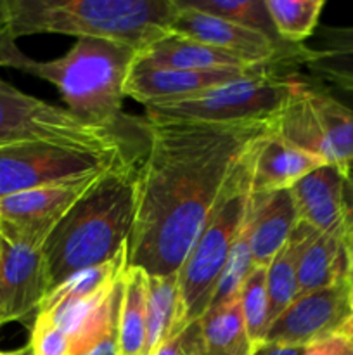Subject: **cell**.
<instances>
[{
  "label": "cell",
  "mask_w": 353,
  "mask_h": 355,
  "mask_svg": "<svg viewBox=\"0 0 353 355\" xmlns=\"http://www.w3.org/2000/svg\"><path fill=\"white\" fill-rule=\"evenodd\" d=\"M270 121L197 123L144 118L145 156L127 267L175 276Z\"/></svg>",
  "instance_id": "obj_1"
},
{
  "label": "cell",
  "mask_w": 353,
  "mask_h": 355,
  "mask_svg": "<svg viewBox=\"0 0 353 355\" xmlns=\"http://www.w3.org/2000/svg\"><path fill=\"white\" fill-rule=\"evenodd\" d=\"M137 168L132 163L104 173L48 236L44 257L52 290L128 248L137 208Z\"/></svg>",
  "instance_id": "obj_2"
},
{
  "label": "cell",
  "mask_w": 353,
  "mask_h": 355,
  "mask_svg": "<svg viewBox=\"0 0 353 355\" xmlns=\"http://www.w3.org/2000/svg\"><path fill=\"white\" fill-rule=\"evenodd\" d=\"M175 12V0H7V30L14 40L55 33L142 52L170 33Z\"/></svg>",
  "instance_id": "obj_3"
},
{
  "label": "cell",
  "mask_w": 353,
  "mask_h": 355,
  "mask_svg": "<svg viewBox=\"0 0 353 355\" xmlns=\"http://www.w3.org/2000/svg\"><path fill=\"white\" fill-rule=\"evenodd\" d=\"M138 52L100 38H78L71 49L52 61L28 59L23 73L52 83L68 110L87 121L125 127L121 113L125 82Z\"/></svg>",
  "instance_id": "obj_4"
},
{
  "label": "cell",
  "mask_w": 353,
  "mask_h": 355,
  "mask_svg": "<svg viewBox=\"0 0 353 355\" xmlns=\"http://www.w3.org/2000/svg\"><path fill=\"white\" fill-rule=\"evenodd\" d=\"M255 149L242 163L227 196L204 225L203 232L176 272L182 329L190 322L199 321L210 309L221 270L248 222L253 200L251 175Z\"/></svg>",
  "instance_id": "obj_5"
},
{
  "label": "cell",
  "mask_w": 353,
  "mask_h": 355,
  "mask_svg": "<svg viewBox=\"0 0 353 355\" xmlns=\"http://www.w3.org/2000/svg\"><path fill=\"white\" fill-rule=\"evenodd\" d=\"M134 125L107 127L73 114L0 78V149L21 142H51L93 153H142Z\"/></svg>",
  "instance_id": "obj_6"
},
{
  "label": "cell",
  "mask_w": 353,
  "mask_h": 355,
  "mask_svg": "<svg viewBox=\"0 0 353 355\" xmlns=\"http://www.w3.org/2000/svg\"><path fill=\"white\" fill-rule=\"evenodd\" d=\"M303 78L300 71L262 73L203 90L170 103L147 104L145 118L156 121H197V123H251L270 121L294 87Z\"/></svg>",
  "instance_id": "obj_7"
},
{
  "label": "cell",
  "mask_w": 353,
  "mask_h": 355,
  "mask_svg": "<svg viewBox=\"0 0 353 355\" xmlns=\"http://www.w3.org/2000/svg\"><path fill=\"white\" fill-rule=\"evenodd\" d=\"M270 128L327 165H343L353 159V111L314 78L300 80L270 120Z\"/></svg>",
  "instance_id": "obj_8"
},
{
  "label": "cell",
  "mask_w": 353,
  "mask_h": 355,
  "mask_svg": "<svg viewBox=\"0 0 353 355\" xmlns=\"http://www.w3.org/2000/svg\"><path fill=\"white\" fill-rule=\"evenodd\" d=\"M137 159L138 155L82 151L51 142L7 146L0 149V198L96 179Z\"/></svg>",
  "instance_id": "obj_9"
},
{
  "label": "cell",
  "mask_w": 353,
  "mask_h": 355,
  "mask_svg": "<svg viewBox=\"0 0 353 355\" xmlns=\"http://www.w3.org/2000/svg\"><path fill=\"white\" fill-rule=\"evenodd\" d=\"M175 6L176 12L170 26L172 33L227 52L248 64L298 69L308 55L307 45L280 44L253 28L183 6L180 0H175Z\"/></svg>",
  "instance_id": "obj_10"
},
{
  "label": "cell",
  "mask_w": 353,
  "mask_h": 355,
  "mask_svg": "<svg viewBox=\"0 0 353 355\" xmlns=\"http://www.w3.org/2000/svg\"><path fill=\"white\" fill-rule=\"evenodd\" d=\"M353 318L352 281L300 293L273 322L263 342L310 347L345 331ZM262 342V343H263Z\"/></svg>",
  "instance_id": "obj_11"
},
{
  "label": "cell",
  "mask_w": 353,
  "mask_h": 355,
  "mask_svg": "<svg viewBox=\"0 0 353 355\" xmlns=\"http://www.w3.org/2000/svg\"><path fill=\"white\" fill-rule=\"evenodd\" d=\"M100 177L0 198V239L44 250L59 222Z\"/></svg>",
  "instance_id": "obj_12"
},
{
  "label": "cell",
  "mask_w": 353,
  "mask_h": 355,
  "mask_svg": "<svg viewBox=\"0 0 353 355\" xmlns=\"http://www.w3.org/2000/svg\"><path fill=\"white\" fill-rule=\"evenodd\" d=\"M44 250L0 241V326L37 315L51 293Z\"/></svg>",
  "instance_id": "obj_13"
},
{
  "label": "cell",
  "mask_w": 353,
  "mask_h": 355,
  "mask_svg": "<svg viewBox=\"0 0 353 355\" xmlns=\"http://www.w3.org/2000/svg\"><path fill=\"white\" fill-rule=\"evenodd\" d=\"M275 69H298L284 68V66H255L248 69H221V71H190V69H173L151 66L138 62L135 59L128 78L125 82V97H132L137 103L154 104L170 103V101L183 99L213 87L225 85L235 80L248 76L262 75V73L275 71Z\"/></svg>",
  "instance_id": "obj_14"
},
{
  "label": "cell",
  "mask_w": 353,
  "mask_h": 355,
  "mask_svg": "<svg viewBox=\"0 0 353 355\" xmlns=\"http://www.w3.org/2000/svg\"><path fill=\"white\" fill-rule=\"evenodd\" d=\"M298 220L317 232H346L341 165H324L291 187Z\"/></svg>",
  "instance_id": "obj_15"
},
{
  "label": "cell",
  "mask_w": 353,
  "mask_h": 355,
  "mask_svg": "<svg viewBox=\"0 0 353 355\" xmlns=\"http://www.w3.org/2000/svg\"><path fill=\"white\" fill-rule=\"evenodd\" d=\"M298 211L289 189L253 193L248 217L253 266L269 267L298 225Z\"/></svg>",
  "instance_id": "obj_16"
},
{
  "label": "cell",
  "mask_w": 353,
  "mask_h": 355,
  "mask_svg": "<svg viewBox=\"0 0 353 355\" xmlns=\"http://www.w3.org/2000/svg\"><path fill=\"white\" fill-rule=\"evenodd\" d=\"M324 165H327L324 159L284 141L270 128L253 155V193L291 189L298 180Z\"/></svg>",
  "instance_id": "obj_17"
},
{
  "label": "cell",
  "mask_w": 353,
  "mask_h": 355,
  "mask_svg": "<svg viewBox=\"0 0 353 355\" xmlns=\"http://www.w3.org/2000/svg\"><path fill=\"white\" fill-rule=\"evenodd\" d=\"M350 281L345 236L308 229L298 257L300 293L322 290Z\"/></svg>",
  "instance_id": "obj_18"
},
{
  "label": "cell",
  "mask_w": 353,
  "mask_h": 355,
  "mask_svg": "<svg viewBox=\"0 0 353 355\" xmlns=\"http://www.w3.org/2000/svg\"><path fill=\"white\" fill-rule=\"evenodd\" d=\"M138 62L161 68L190 69V71H221V69H248L253 64L241 61L234 55L221 52L210 45L199 44L192 38L176 33H166L165 37L152 42L147 49L138 52ZM275 66V64H270Z\"/></svg>",
  "instance_id": "obj_19"
},
{
  "label": "cell",
  "mask_w": 353,
  "mask_h": 355,
  "mask_svg": "<svg viewBox=\"0 0 353 355\" xmlns=\"http://www.w3.org/2000/svg\"><path fill=\"white\" fill-rule=\"evenodd\" d=\"M303 68L311 78L331 87H353V26H322L315 31Z\"/></svg>",
  "instance_id": "obj_20"
},
{
  "label": "cell",
  "mask_w": 353,
  "mask_h": 355,
  "mask_svg": "<svg viewBox=\"0 0 353 355\" xmlns=\"http://www.w3.org/2000/svg\"><path fill=\"white\" fill-rule=\"evenodd\" d=\"M203 355H253L256 345L246 331L239 297L206 311L199 319Z\"/></svg>",
  "instance_id": "obj_21"
},
{
  "label": "cell",
  "mask_w": 353,
  "mask_h": 355,
  "mask_svg": "<svg viewBox=\"0 0 353 355\" xmlns=\"http://www.w3.org/2000/svg\"><path fill=\"white\" fill-rule=\"evenodd\" d=\"M182 331L179 279L175 276H149L145 281V355L159 343Z\"/></svg>",
  "instance_id": "obj_22"
},
{
  "label": "cell",
  "mask_w": 353,
  "mask_h": 355,
  "mask_svg": "<svg viewBox=\"0 0 353 355\" xmlns=\"http://www.w3.org/2000/svg\"><path fill=\"white\" fill-rule=\"evenodd\" d=\"M145 281L138 267H127L123 274L118 343L120 355H145Z\"/></svg>",
  "instance_id": "obj_23"
},
{
  "label": "cell",
  "mask_w": 353,
  "mask_h": 355,
  "mask_svg": "<svg viewBox=\"0 0 353 355\" xmlns=\"http://www.w3.org/2000/svg\"><path fill=\"white\" fill-rule=\"evenodd\" d=\"M308 229L298 222L291 238L275 255V259L266 267V293H269V326L277 319V315L300 295L298 286V257H300L301 243L307 236Z\"/></svg>",
  "instance_id": "obj_24"
},
{
  "label": "cell",
  "mask_w": 353,
  "mask_h": 355,
  "mask_svg": "<svg viewBox=\"0 0 353 355\" xmlns=\"http://www.w3.org/2000/svg\"><path fill=\"white\" fill-rule=\"evenodd\" d=\"M127 250L121 252L111 262H106L97 267H90V269L73 274L71 277H68L64 283H61L57 288H54L48 293V297L45 298V302L42 304L38 312L48 311V309L55 307L61 302L83 300V298L93 297V295L100 293L102 290L109 288L116 281H120L125 269H127Z\"/></svg>",
  "instance_id": "obj_25"
},
{
  "label": "cell",
  "mask_w": 353,
  "mask_h": 355,
  "mask_svg": "<svg viewBox=\"0 0 353 355\" xmlns=\"http://www.w3.org/2000/svg\"><path fill=\"white\" fill-rule=\"evenodd\" d=\"M324 7V0H266L277 35L291 45H305L307 38L314 37Z\"/></svg>",
  "instance_id": "obj_26"
},
{
  "label": "cell",
  "mask_w": 353,
  "mask_h": 355,
  "mask_svg": "<svg viewBox=\"0 0 353 355\" xmlns=\"http://www.w3.org/2000/svg\"><path fill=\"white\" fill-rule=\"evenodd\" d=\"M180 2L201 12L213 14V16L225 17L242 26L253 28L272 40L286 44L279 38L275 26L270 19L266 0H180Z\"/></svg>",
  "instance_id": "obj_27"
},
{
  "label": "cell",
  "mask_w": 353,
  "mask_h": 355,
  "mask_svg": "<svg viewBox=\"0 0 353 355\" xmlns=\"http://www.w3.org/2000/svg\"><path fill=\"white\" fill-rule=\"evenodd\" d=\"M246 331L256 347L263 342L269 329V293H266V267H255L246 277L239 293Z\"/></svg>",
  "instance_id": "obj_28"
},
{
  "label": "cell",
  "mask_w": 353,
  "mask_h": 355,
  "mask_svg": "<svg viewBox=\"0 0 353 355\" xmlns=\"http://www.w3.org/2000/svg\"><path fill=\"white\" fill-rule=\"evenodd\" d=\"M253 269H255V266H253L251 248H249L248 222H246L244 229L239 234L237 241H235L234 248H232L230 255H228L227 263H225L224 270H221V276L218 279V286L215 290L210 307H215V305H220L224 302L237 298L246 277L249 276V272Z\"/></svg>",
  "instance_id": "obj_29"
},
{
  "label": "cell",
  "mask_w": 353,
  "mask_h": 355,
  "mask_svg": "<svg viewBox=\"0 0 353 355\" xmlns=\"http://www.w3.org/2000/svg\"><path fill=\"white\" fill-rule=\"evenodd\" d=\"M30 345L35 355H71L68 335L45 312L35 315Z\"/></svg>",
  "instance_id": "obj_30"
},
{
  "label": "cell",
  "mask_w": 353,
  "mask_h": 355,
  "mask_svg": "<svg viewBox=\"0 0 353 355\" xmlns=\"http://www.w3.org/2000/svg\"><path fill=\"white\" fill-rule=\"evenodd\" d=\"M149 355H203L201 322H190L179 335L159 343Z\"/></svg>",
  "instance_id": "obj_31"
},
{
  "label": "cell",
  "mask_w": 353,
  "mask_h": 355,
  "mask_svg": "<svg viewBox=\"0 0 353 355\" xmlns=\"http://www.w3.org/2000/svg\"><path fill=\"white\" fill-rule=\"evenodd\" d=\"M343 180H345V210L346 229L353 227V159L343 163Z\"/></svg>",
  "instance_id": "obj_32"
},
{
  "label": "cell",
  "mask_w": 353,
  "mask_h": 355,
  "mask_svg": "<svg viewBox=\"0 0 353 355\" xmlns=\"http://www.w3.org/2000/svg\"><path fill=\"white\" fill-rule=\"evenodd\" d=\"M327 355H353V336L338 333L320 343Z\"/></svg>",
  "instance_id": "obj_33"
},
{
  "label": "cell",
  "mask_w": 353,
  "mask_h": 355,
  "mask_svg": "<svg viewBox=\"0 0 353 355\" xmlns=\"http://www.w3.org/2000/svg\"><path fill=\"white\" fill-rule=\"evenodd\" d=\"M307 347H293L284 345V343H270L263 342L256 347L253 355H303Z\"/></svg>",
  "instance_id": "obj_34"
},
{
  "label": "cell",
  "mask_w": 353,
  "mask_h": 355,
  "mask_svg": "<svg viewBox=\"0 0 353 355\" xmlns=\"http://www.w3.org/2000/svg\"><path fill=\"white\" fill-rule=\"evenodd\" d=\"M85 355H120V343H118V328L107 333L89 354Z\"/></svg>",
  "instance_id": "obj_35"
},
{
  "label": "cell",
  "mask_w": 353,
  "mask_h": 355,
  "mask_svg": "<svg viewBox=\"0 0 353 355\" xmlns=\"http://www.w3.org/2000/svg\"><path fill=\"white\" fill-rule=\"evenodd\" d=\"M322 85H324V83H322ZM324 87L334 99H338L343 106H346L350 111H353V87Z\"/></svg>",
  "instance_id": "obj_36"
},
{
  "label": "cell",
  "mask_w": 353,
  "mask_h": 355,
  "mask_svg": "<svg viewBox=\"0 0 353 355\" xmlns=\"http://www.w3.org/2000/svg\"><path fill=\"white\" fill-rule=\"evenodd\" d=\"M345 250L348 257V269H350V281L353 284V227H348L345 232Z\"/></svg>",
  "instance_id": "obj_37"
},
{
  "label": "cell",
  "mask_w": 353,
  "mask_h": 355,
  "mask_svg": "<svg viewBox=\"0 0 353 355\" xmlns=\"http://www.w3.org/2000/svg\"><path fill=\"white\" fill-rule=\"evenodd\" d=\"M0 355H35L33 349H31V345L28 343V345L21 347V349L17 350H10V352H0Z\"/></svg>",
  "instance_id": "obj_38"
},
{
  "label": "cell",
  "mask_w": 353,
  "mask_h": 355,
  "mask_svg": "<svg viewBox=\"0 0 353 355\" xmlns=\"http://www.w3.org/2000/svg\"><path fill=\"white\" fill-rule=\"evenodd\" d=\"M303 355H327V352H325V349L320 345V343H317V345L307 347V350H305Z\"/></svg>",
  "instance_id": "obj_39"
},
{
  "label": "cell",
  "mask_w": 353,
  "mask_h": 355,
  "mask_svg": "<svg viewBox=\"0 0 353 355\" xmlns=\"http://www.w3.org/2000/svg\"><path fill=\"white\" fill-rule=\"evenodd\" d=\"M0 241H2V239H0Z\"/></svg>",
  "instance_id": "obj_40"
}]
</instances>
